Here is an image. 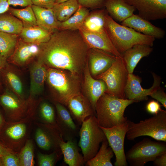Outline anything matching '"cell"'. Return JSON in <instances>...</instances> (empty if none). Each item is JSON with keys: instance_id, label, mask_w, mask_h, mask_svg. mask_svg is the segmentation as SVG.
<instances>
[{"instance_id": "1", "label": "cell", "mask_w": 166, "mask_h": 166, "mask_svg": "<svg viewBox=\"0 0 166 166\" xmlns=\"http://www.w3.org/2000/svg\"><path fill=\"white\" fill-rule=\"evenodd\" d=\"M89 49L79 30H57L42 43L38 58L48 68L66 70L79 77L88 61Z\"/></svg>"}, {"instance_id": "2", "label": "cell", "mask_w": 166, "mask_h": 166, "mask_svg": "<svg viewBox=\"0 0 166 166\" xmlns=\"http://www.w3.org/2000/svg\"><path fill=\"white\" fill-rule=\"evenodd\" d=\"M46 81L53 101L65 106L70 98L81 94L79 77L68 71L47 67Z\"/></svg>"}, {"instance_id": "3", "label": "cell", "mask_w": 166, "mask_h": 166, "mask_svg": "<svg viewBox=\"0 0 166 166\" xmlns=\"http://www.w3.org/2000/svg\"><path fill=\"white\" fill-rule=\"evenodd\" d=\"M137 102L134 100L122 99L105 93L97 102L96 116L99 126L105 128L126 123L128 118L124 112L129 105Z\"/></svg>"}, {"instance_id": "4", "label": "cell", "mask_w": 166, "mask_h": 166, "mask_svg": "<svg viewBox=\"0 0 166 166\" xmlns=\"http://www.w3.org/2000/svg\"><path fill=\"white\" fill-rule=\"evenodd\" d=\"M105 27L114 45L121 54L136 45L152 47L155 39L118 24L108 14L105 16Z\"/></svg>"}, {"instance_id": "5", "label": "cell", "mask_w": 166, "mask_h": 166, "mask_svg": "<svg viewBox=\"0 0 166 166\" xmlns=\"http://www.w3.org/2000/svg\"><path fill=\"white\" fill-rule=\"evenodd\" d=\"M35 117L17 121H6L0 128V143L12 152L18 153L29 139Z\"/></svg>"}, {"instance_id": "6", "label": "cell", "mask_w": 166, "mask_h": 166, "mask_svg": "<svg viewBox=\"0 0 166 166\" xmlns=\"http://www.w3.org/2000/svg\"><path fill=\"white\" fill-rule=\"evenodd\" d=\"M81 126L78 145L81 148L85 163L95 156L100 144L107 139L96 116L87 117Z\"/></svg>"}, {"instance_id": "7", "label": "cell", "mask_w": 166, "mask_h": 166, "mask_svg": "<svg viewBox=\"0 0 166 166\" xmlns=\"http://www.w3.org/2000/svg\"><path fill=\"white\" fill-rule=\"evenodd\" d=\"M127 139L133 140L142 136H148L155 140L166 142V111L162 110L157 114L139 122L128 120Z\"/></svg>"}, {"instance_id": "8", "label": "cell", "mask_w": 166, "mask_h": 166, "mask_svg": "<svg viewBox=\"0 0 166 166\" xmlns=\"http://www.w3.org/2000/svg\"><path fill=\"white\" fill-rule=\"evenodd\" d=\"M128 74L122 56L117 57L107 70L94 78L101 80L105 83L107 86L105 93L119 98L126 99L124 89Z\"/></svg>"}, {"instance_id": "9", "label": "cell", "mask_w": 166, "mask_h": 166, "mask_svg": "<svg viewBox=\"0 0 166 166\" xmlns=\"http://www.w3.org/2000/svg\"><path fill=\"white\" fill-rule=\"evenodd\" d=\"M165 143L144 138L127 152V161L131 166H144L149 161H153L157 156L166 152Z\"/></svg>"}, {"instance_id": "10", "label": "cell", "mask_w": 166, "mask_h": 166, "mask_svg": "<svg viewBox=\"0 0 166 166\" xmlns=\"http://www.w3.org/2000/svg\"><path fill=\"white\" fill-rule=\"evenodd\" d=\"M0 104L5 110L7 121H17L35 117L37 107L30 103L27 99L23 100L6 89L0 95Z\"/></svg>"}, {"instance_id": "11", "label": "cell", "mask_w": 166, "mask_h": 166, "mask_svg": "<svg viewBox=\"0 0 166 166\" xmlns=\"http://www.w3.org/2000/svg\"><path fill=\"white\" fill-rule=\"evenodd\" d=\"M104 132L109 143L113 150L116 159L115 166L128 165L124 148V139L128 130V121L125 124L105 128L100 126Z\"/></svg>"}, {"instance_id": "12", "label": "cell", "mask_w": 166, "mask_h": 166, "mask_svg": "<svg viewBox=\"0 0 166 166\" xmlns=\"http://www.w3.org/2000/svg\"><path fill=\"white\" fill-rule=\"evenodd\" d=\"M42 44L28 43L18 39L14 53L7 59V62L18 67L31 64L38 57Z\"/></svg>"}, {"instance_id": "13", "label": "cell", "mask_w": 166, "mask_h": 166, "mask_svg": "<svg viewBox=\"0 0 166 166\" xmlns=\"http://www.w3.org/2000/svg\"><path fill=\"white\" fill-rule=\"evenodd\" d=\"M47 67L37 58L30 65V85L27 100L31 103L39 105L41 100L38 99L42 93L46 80Z\"/></svg>"}, {"instance_id": "14", "label": "cell", "mask_w": 166, "mask_h": 166, "mask_svg": "<svg viewBox=\"0 0 166 166\" xmlns=\"http://www.w3.org/2000/svg\"><path fill=\"white\" fill-rule=\"evenodd\" d=\"M154 82L152 86L148 89L142 87L141 78L133 73H128L125 87L126 99L134 100L137 102L147 100L148 96L160 87V78L154 73H152Z\"/></svg>"}, {"instance_id": "15", "label": "cell", "mask_w": 166, "mask_h": 166, "mask_svg": "<svg viewBox=\"0 0 166 166\" xmlns=\"http://www.w3.org/2000/svg\"><path fill=\"white\" fill-rule=\"evenodd\" d=\"M133 6L141 18L147 20L166 18V0H124Z\"/></svg>"}, {"instance_id": "16", "label": "cell", "mask_w": 166, "mask_h": 166, "mask_svg": "<svg viewBox=\"0 0 166 166\" xmlns=\"http://www.w3.org/2000/svg\"><path fill=\"white\" fill-rule=\"evenodd\" d=\"M35 139L38 146L43 150L61 152L59 144L64 140L61 133L55 128L41 123L36 130Z\"/></svg>"}, {"instance_id": "17", "label": "cell", "mask_w": 166, "mask_h": 166, "mask_svg": "<svg viewBox=\"0 0 166 166\" xmlns=\"http://www.w3.org/2000/svg\"><path fill=\"white\" fill-rule=\"evenodd\" d=\"M53 103L56 109L57 122L64 140L76 139L79 135L78 125L65 105L54 101Z\"/></svg>"}, {"instance_id": "18", "label": "cell", "mask_w": 166, "mask_h": 166, "mask_svg": "<svg viewBox=\"0 0 166 166\" xmlns=\"http://www.w3.org/2000/svg\"><path fill=\"white\" fill-rule=\"evenodd\" d=\"M117 57L101 49L90 48L88 60L92 76L94 77L107 70L115 61Z\"/></svg>"}, {"instance_id": "19", "label": "cell", "mask_w": 166, "mask_h": 166, "mask_svg": "<svg viewBox=\"0 0 166 166\" xmlns=\"http://www.w3.org/2000/svg\"><path fill=\"white\" fill-rule=\"evenodd\" d=\"M79 30L90 48L101 49L116 57L122 56L114 45L106 30L101 33L90 32L82 28Z\"/></svg>"}, {"instance_id": "20", "label": "cell", "mask_w": 166, "mask_h": 166, "mask_svg": "<svg viewBox=\"0 0 166 166\" xmlns=\"http://www.w3.org/2000/svg\"><path fill=\"white\" fill-rule=\"evenodd\" d=\"M67 106L73 120L78 126L81 125L87 117L96 116L90 103L81 93L70 98Z\"/></svg>"}, {"instance_id": "21", "label": "cell", "mask_w": 166, "mask_h": 166, "mask_svg": "<svg viewBox=\"0 0 166 166\" xmlns=\"http://www.w3.org/2000/svg\"><path fill=\"white\" fill-rule=\"evenodd\" d=\"M18 70L15 65L7 62L1 70L0 78L6 89L20 98L26 100L23 83Z\"/></svg>"}, {"instance_id": "22", "label": "cell", "mask_w": 166, "mask_h": 166, "mask_svg": "<svg viewBox=\"0 0 166 166\" xmlns=\"http://www.w3.org/2000/svg\"><path fill=\"white\" fill-rule=\"evenodd\" d=\"M85 96L89 100L95 112L97 101L106 92L107 86L102 80L97 79L91 75L89 67L88 61L84 70Z\"/></svg>"}, {"instance_id": "23", "label": "cell", "mask_w": 166, "mask_h": 166, "mask_svg": "<svg viewBox=\"0 0 166 166\" xmlns=\"http://www.w3.org/2000/svg\"><path fill=\"white\" fill-rule=\"evenodd\" d=\"M121 25L131 28L137 32L153 37L155 39H162L165 35V31L156 26L148 20L138 15L133 14L121 22Z\"/></svg>"}, {"instance_id": "24", "label": "cell", "mask_w": 166, "mask_h": 166, "mask_svg": "<svg viewBox=\"0 0 166 166\" xmlns=\"http://www.w3.org/2000/svg\"><path fill=\"white\" fill-rule=\"evenodd\" d=\"M153 50L152 47L143 44L136 45L121 54L128 73H133L137 64L143 57L148 56Z\"/></svg>"}, {"instance_id": "25", "label": "cell", "mask_w": 166, "mask_h": 166, "mask_svg": "<svg viewBox=\"0 0 166 166\" xmlns=\"http://www.w3.org/2000/svg\"><path fill=\"white\" fill-rule=\"evenodd\" d=\"M104 7L109 15L114 21L119 22L132 16L136 10L124 0H106Z\"/></svg>"}, {"instance_id": "26", "label": "cell", "mask_w": 166, "mask_h": 166, "mask_svg": "<svg viewBox=\"0 0 166 166\" xmlns=\"http://www.w3.org/2000/svg\"><path fill=\"white\" fill-rule=\"evenodd\" d=\"M59 146L65 163L69 166H83L85 164L83 156L79 152L76 139L61 140Z\"/></svg>"}, {"instance_id": "27", "label": "cell", "mask_w": 166, "mask_h": 166, "mask_svg": "<svg viewBox=\"0 0 166 166\" xmlns=\"http://www.w3.org/2000/svg\"><path fill=\"white\" fill-rule=\"evenodd\" d=\"M37 25L53 33L58 30L59 22L56 18L52 9H47L34 5L31 6Z\"/></svg>"}, {"instance_id": "28", "label": "cell", "mask_w": 166, "mask_h": 166, "mask_svg": "<svg viewBox=\"0 0 166 166\" xmlns=\"http://www.w3.org/2000/svg\"><path fill=\"white\" fill-rule=\"evenodd\" d=\"M52 33L37 25L23 27L19 36L26 42L40 44L48 42Z\"/></svg>"}, {"instance_id": "29", "label": "cell", "mask_w": 166, "mask_h": 166, "mask_svg": "<svg viewBox=\"0 0 166 166\" xmlns=\"http://www.w3.org/2000/svg\"><path fill=\"white\" fill-rule=\"evenodd\" d=\"M107 14L105 9L97 10L89 13L81 28L93 32L105 31V16Z\"/></svg>"}, {"instance_id": "30", "label": "cell", "mask_w": 166, "mask_h": 166, "mask_svg": "<svg viewBox=\"0 0 166 166\" xmlns=\"http://www.w3.org/2000/svg\"><path fill=\"white\" fill-rule=\"evenodd\" d=\"M114 153L111 148L109 146L107 140L101 143V147L93 158L85 163L86 166H113L111 160Z\"/></svg>"}, {"instance_id": "31", "label": "cell", "mask_w": 166, "mask_h": 166, "mask_svg": "<svg viewBox=\"0 0 166 166\" xmlns=\"http://www.w3.org/2000/svg\"><path fill=\"white\" fill-rule=\"evenodd\" d=\"M89 13L87 8L80 5L72 16L64 22H59L58 30H79Z\"/></svg>"}, {"instance_id": "32", "label": "cell", "mask_w": 166, "mask_h": 166, "mask_svg": "<svg viewBox=\"0 0 166 166\" xmlns=\"http://www.w3.org/2000/svg\"><path fill=\"white\" fill-rule=\"evenodd\" d=\"M80 5L77 0H68L55 3L52 9L57 21L62 22L72 16L78 9Z\"/></svg>"}, {"instance_id": "33", "label": "cell", "mask_w": 166, "mask_h": 166, "mask_svg": "<svg viewBox=\"0 0 166 166\" xmlns=\"http://www.w3.org/2000/svg\"><path fill=\"white\" fill-rule=\"evenodd\" d=\"M23 28L22 21L9 12L0 14V32L19 35Z\"/></svg>"}, {"instance_id": "34", "label": "cell", "mask_w": 166, "mask_h": 166, "mask_svg": "<svg viewBox=\"0 0 166 166\" xmlns=\"http://www.w3.org/2000/svg\"><path fill=\"white\" fill-rule=\"evenodd\" d=\"M19 36L0 32V53L7 60L14 53Z\"/></svg>"}, {"instance_id": "35", "label": "cell", "mask_w": 166, "mask_h": 166, "mask_svg": "<svg viewBox=\"0 0 166 166\" xmlns=\"http://www.w3.org/2000/svg\"><path fill=\"white\" fill-rule=\"evenodd\" d=\"M39 111L42 123L55 128L60 132L57 122L56 114L53 106L49 103L44 101L40 104Z\"/></svg>"}, {"instance_id": "36", "label": "cell", "mask_w": 166, "mask_h": 166, "mask_svg": "<svg viewBox=\"0 0 166 166\" xmlns=\"http://www.w3.org/2000/svg\"><path fill=\"white\" fill-rule=\"evenodd\" d=\"M8 12L21 21L23 27L37 25L35 15L31 6L22 9L10 7Z\"/></svg>"}, {"instance_id": "37", "label": "cell", "mask_w": 166, "mask_h": 166, "mask_svg": "<svg viewBox=\"0 0 166 166\" xmlns=\"http://www.w3.org/2000/svg\"><path fill=\"white\" fill-rule=\"evenodd\" d=\"M32 140L29 138L18 153L20 166H33L35 164Z\"/></svg>"}, {"instance_id": "38", "label": "cell", "mask_w": 166, "mask_h": 166, "mask_svg": "<svg viewBox=\"0 0 166 166\" xmlns=\"http://www.w3.org/2000/svg\"><path fill=\"white\" fill-rule=\"evenodd\" d=\"M62 154L61 152H53L49 154L37 153L38 164L39 166H54Z\"/></svg>"}, {"instance_id": "39", "label": "cell", "mask_w": 166, "mask_h": 166, "mask_svg": "<svg viewBox=\"0 0 166 166\" xmlns=\"http://www.w3.org/2000/svg\"><path fill=\"white\" fill-rule=\"evenodd\" d=\"M18 154L10 152L0 157V166H20Z\"/></svg>"}, {"instance_id": "40", "label": "cell", "mask_w": 166, "mask_h": 166, "mask_svg": "<svg viewBox=\"0 0 166 166\" xmlns=\"http://www.w3.org/2000/svg\"><path fill=\"white\" fill-rule=\"evenodd\" d=\"M106 0H77L79 4L86 8L99 9L104 7Z\"/></svg>"}, {"instance_id": "41", "label": "cell", "mask_w": 166, "mask_h": 166, "mask_svg": "<svg viewBox=\"0 0 166 166\" xmlns=\"http://www.w3.org/2000/svg\"><path fill=\"white\" fill-rule=\"evenodd\" d=\"M150 96L160 102L162 106L166 108V94L160 87L154 91Z\"/></svg>"}, {"instance_id": "42", "label": "cell", "mask_w": 166, "mask_h": 166, "mask_svg": "<svg viewBox=\"0 0 166 166\" xmlns=\"http://www.w3.org/2000/svg\"><path fill=\"white\" fill-rule=\"evenodd\" d=\"M146 111L150 114L155 115L157 114L162 109L159 102L154 100L149 101L146 106Z\"/></svg>"}, {"instance_id": "43", "label": "cell", "mask_w": 166, "mask_h": 166, "mask_svg": "<svg viewBox=\"0 0 166 166\" xmlns=\"http://www.w3.org/2000/svg\"><path fill=\"white\" fill-rule=\"evenodd\" d=\"M33 5L47 9H52L56 0H31Z\"/></svg>"}, {"instance_id": "44", "label": "cell", "mask_w": 166, "mask_h": 166, "mask_svg": "<svg viewBox=\"0 0 166 166\" xmlns=\"http://www.w3.org/2000/svg\"><path fill=\"white\" fill-rule=\"evenodd\" d=\"M8 2L10 6H14L26 7L33 5L31 0H8Z\"/></svg>"}, {"instance_id": "45", "label": "cell", "mask_w": 166, "mask_h": 166, "mask_svg": "<svg viewBox=\"0 0 166 166\" xmlns=\"http://www.w3.org/2000/svg\"><path fill=\"white\" fill-rule=\"evenodd\" d=\"M154 165L156 166H166V152L157 156L153 161Z\"/></svg>"}, {"instance_id": "46", "label": "cell", "mask_w": 166, "mask_h": 166, "mask_svg": "<svg viewBox=\"0 0 166 166\" xmlns=\"http://www.w3.org/2000/svg\"><path fill=\"white\" fill-rule=\"evenodd\" d=\"M9 8L8 0H0V14L8 12Z\"/></svg>"}, {"instance_id": "47", "label": "cell", "mask_w": 166, "mask_h": 166, "mask_svg": "<svg viewBox=\"0 0 166 166\" xmlns=\"http://www.w3.org/2000/svg\"><path fill=\"white\" fill-rule=\"evenodd\" d=\"M7 62V59L3 57L0 53V89L1 87L0 74L2 69Z\"/></svg>"}, {"instance_id": "48", "label": "cell", "mask_w": 166, "mask_h": 166, "mask_svg": "<svg viewBox=\"0 0 166 166\" xmlns=\"http://www.w3.org/2000/svg\"><path fill=\"white\" fill-rule=\"evenodd\" d=\"M10 152H12L0 143V157Z\"/></svg>"}, {"instance_id": "49", "label": "cell", "mask_w": 166, "mask_h": 166, "mask_svg": "<svg viewBox=\"0 0 166 166\" xmlns=\"http://www.w3.org/2000/svg\"><path fill=\"white\" fill-rule=\"evenodd\" d=\"M6 121L4 118L2 114L0 112V128L5 123Z\"/></svg>"}, {"instance_id": "50", "label": "cell", "mask_w": 166, "mask_h": 166, "mask_svg": "<svg viewBox=\"0 0 166 166\" xmlns=\"http://www.w3.org/2000/svg\"><path fill=\"white\" fill-rule=\"evenodd\" d=\"M68 0H56V3H59L67 1Z\"/></svg>"}]
</instances>
